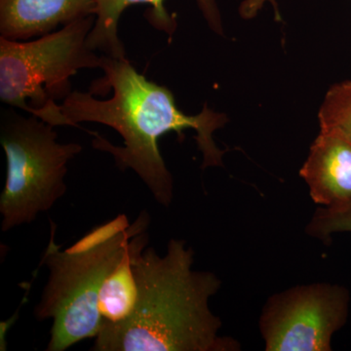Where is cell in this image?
I'll use <instances>...</instances> for the list:
<instances>
[{"instance_id": "1", "label": "cell", "mask_w": 351, "mask_h": 351, "mask_svg": "<svg viewBox=\"0 0 351 351\" xmlns=\"http://www.w3.org/2000/svg\"><path fill=\"white\" fill-rule=\"evenodd\" d=\"M103 78L93 92L73 91L60 105L68 126L80 127L93 122L119 132L123 145L110 144L93 133V147L108 152L120 170H133L164 207L173 200V177L161 156L158 140L169 132L180 137L189 129L196 132V143L202 152V168L223 166L225 152L213 138L215 131L228 122L223 113L204 106L202 112L188 115L177 107L167 87L149 82L127 59L104 56Z\"/></svg>"}, {"instance_id": "2", "label": "cell", "mask_w": 351, "mask_h": 351, "mask_svg": "<svg viewBox=\"0 0 351 351\" xmlns=\"http://www.w3.org/2000/svg\"><path fill=\"white\" fill-rule=\"evenodd\" d=\"M129 243L138 298L134 313L119 324H104L96 351H237L235 339L219 335L221 322L210 308L221 280L193 269L195 252L172 239L164 256L149 246V217L143 212Z\"/></svg>"}, {"instance_id": "3", "label": "cell", "mask_w": 351, "mask_h": 351, "mask_svg": "<svg viewBox=\"0 0 351 351\" xmlns=\"http://www.w3.org/2000/svg\"><path fill=\"white\" fill-rule=\"evenodd\" d=\"M41 258L49 270L47 283L34 309L38 320L52 319L47 351H64L86 339L96 338L103 326L98 309L100 290L123 260L137 230L120 214L96 226L66 250L55 242L56 226Z\"/></svg>"}, {"instance_id": "4", "label": "cell", "mask_w": 351, "mask_h": 351, "mask_svg": "<svg viewBox=\"0 0 351 351\" xmlns=\"http://www.w3.org/2000/svg\"><path fill=\"white\" fill-rule=\"evenodd\" d=\"M95 15L84 16L36 40L0 36V99L54 127L68 126L57 101L71 92V77L101 69L104 56L88 46Z\"/></svg>"}, {"instance_id": "5", "label": "cell", "mask_w": 351, "mask_h": 351, "mask_svg": "<svg viewBox=\"0 0 351 351\" xmlns=\"http://www.w3.org/2000/svg\"><path fill=\"white\" fill-rule=\"evenodd\" d=\"M54 128L14 108L1 112L0 142L7 162L5 186L0 195L3 232L32 223L66 195L68 164L83 147L58 142Z\"/></svg>"}, {"instance_id": "6", "label": "cell", "mask_w": 351, "mask_h": 351, "mask_svg": "<svg viewBox=\"0 0 351 351\" xmlns=\"http://www.w3.org/2000/svg\"><path fill=\"white\" fill-rule=\"evenodd\" d=\"M350 293L335 284L298 285L272 295L263 307L260 329L267 351H330L346 324Z\"/></svg>"}, {"instance_id": "7", "label": "cell", "mask_w": 351, "mask_h": 351, "mask_svg": "<svg viewBox=\"0 0 351 351\" xmlns=\"http://www.w3.org/2000/svg\"><path fill=\"white\" fill-rule=\"evenodd\" d=\"M208 25L217 34H223V21L216 0H196ZM134 4H149L152 7L145 13L152 27L172 36L177 22L166 10L164 0H94L95 25L87 38L92 50L104 53L115 59H126L125 48L119 36V24L122 13Z\"/></svg>"}, {"instance_id": "8", "label": "cell", "mask_w": 351, "mask_h": 351, "mask_svg": "<svg viewBox=\"0 0 351 351\" xmlns=\"http://www.w3.org/2000/svg\"><path fill=\"white\" fill-rule=\"evenodd\" d=\"M300 174L316 204L332 208L350 202V143L338 134L320 130Z\"/></svg>"}, {"instance_id": "9", "label": "cell", "mask_w": 351, "mask_h": 351, "mask_svg": "<svg viewBox=\"0 0 351 351\" xmlns=\"http://www.w3.org/2000/svg\"><path fill=\"white\" fill-rule=\"evenodd\" d=\"M94 0H0V36L29 40L94 15Z\"/></svg>"}, {"instance_id": "10", "label": "cell", "mask_w": 351, "mask_h": 351, "mask_svg": "<svg viewBox=\"0 0 351 351\" xmlns=\"http://www.w3.org/2000/svg\"><path fill=\"white\" fill-rule=\"evenodd\" d=\"M138 288L128 253L104 282L98 309L104 324H119L128 319L137 304Z\"/></svg>"}, {"instance_id": "11", "label": "cell", "mask_w": 351, "mask_h": 351, "mask_svg": "<svg viewBox=\"0 0 351 351\" xmlns=\"http://www.w3.org/2000/svg\"><path fill=\"white\" fill-rule=\"evenodd\" d=\"M320 130L332 132L351 144V80L332 85L319 110Z\"/></svg>"}, {"instance_id": "12", "label": "cell", "mask_w": 351, "mask_h": 351, "mask_svg": "<svg viewBox=\"0 0 351 351\" xmlns=\"http://www.w3.org/2000/svg\"><path fill=\"white\" fill-rule=\"evenodd\" d=\"M306 232L326 240L339 232H351V201L338 207L319 208L307 225Z\"/></svg>"}, {"instance_id": "13", "label": "cell", "mask_w": 351, "mask_h": 351, "mask_svg": "<svg viewBox=\"0 0 351 351\" xmlns=\"http://www.w3.org/2000/svg\"><path fill=\"white\" fill-rule=\"evenodd\" d=\"M267 2L274 4L276 14H278L276 0H244L239 7L240 15L245 18V19H251L254 16L257 15L258 11L262 9V7Z\"/></svg>"}]
</instances>
